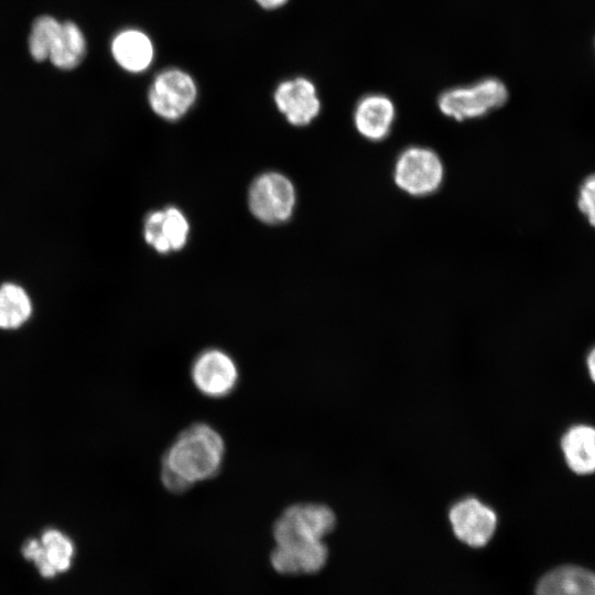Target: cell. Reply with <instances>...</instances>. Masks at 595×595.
<instances>
[{"mask_svg": "<svg viewBox=\"0 0 595 595\" xmlns=\"http://www.w3.org/2000/svg\"><path fill=\"white\" fill-rule=\"evenodd\" d=\"M224 456L225 442L220 433L205 422L193 423L165 451L161 482L169 491L182 494L196 483L215 477Z\"/></svg>", "mask_w": 595, "mask_h": 595, "instance_id": "6da1fadb", "label": "cell"}, {"mask_svg": "<svg viewBox=\"0 0 595 595\" xmlns=\"http://www.w3.org/2000/svg\"><path fill=\"white\" fill-rule=\"evenodd\" d=\"M273 98L279 111L294 126L311 123L321 110L316 87L305 77L281 82L275 88Z\"/></svg>", "mask_w": 595, "mask_h": 595, "instance_id": "30bf717a", "label": "cell"}, {"mask_svg": "<svg viewBox=\"0 0 595 595\" xmlns=\"http://www.w3.org/2000/svg\"><path fill=\"white\" fill-rule=\"evenodd\" d=\"M295 205V190L289 178L279 173H266L255 180L249 191V207L261 221L286 220Z\"/></svg>", "mask_w": 595, "mask_h": 595, "instance_id": "52a82bcc", "label": "cell"}, {"mask_svg": "<svg viewBox=\"0 0 595 595\" xmlns=\"http://www.w3.org/2000/svg\"><path fill=\"white\" fill-rule=\"evenodd\" d=\"M197 97L194 78L183 69L161 71L150 85L148 100L151 109L165 120H177L193 106Z\"/></svg>", "mask_w": 595, "mask_h": 595, "instance_id": "5b68a950", "label": "cell"}, {"mask_svg": "<svg viewBox=\"0 0 595 595\" xmlns=\"http://www.w3.org/2000/svg\"><path fill=\"white\" fill-rule=\"evenodd\" d=\"M188 223L176 208L169 207L149 215L144 224L147 242L161 253L178 250L188 235Z\"/></svg>", "mask_w": 595, "mask_h": 595, "instance_id": "7c38bea8", "label": "cell"}, {"mask_svg": "<svg viewBox=\"0 0 595 595\" xmlns=\"http://www.w3.org/2000/svg\"><path fill=\"white\" fill-rule=\"evenodd\" d=\"M334 511L326 505L300 502L289 506L273 524L275 544L323 541L335 527Z\"/></svg>", "mask_w": 595, "mask_h": 595, "instance_id": "3957f363", "label": "cell"}, {"mask_svg": "<svg viewBox=\"0 0 595 595\" xmlns=\"http://www.w3.org/2000/svg\"><path fill=\"white\" fill-rule=\"evenodd\" d=\"M273 569L282 574L315 573L327 560V547L321 542L309 544H275L271 553Z\"/></svg>", "mask_w": 595, "mask_h": 595, "instance_id": "5bb4252c", "label": "cell"}, {"mask_svg": "<svg viewBox=\"0 0 595 595\" xmlns=\"http://www.w3.org/2000/svg\"><path fill=\"white\" fill-rule=\"evenodd\" d=\"M61 28L62 22L51 15H41L34 20L29 36V51L35 61L48 60Z\"/></svg>", "mask_w": 595, "mask_h": 595, "instance_id": "d6986e66", "label": "cell"}, {"mask_svg": "<svg viewBox=\"0 0 595 595\" xmlns=\"http://www.w3.org/2000/svg\"><path fill=\"white\" fill-rule=\"evenodd\" d=\"M191 379L205 397L224 398L237 387L239 370L235 359L220 348L198 353L191 366Z\"/></svg>", "mask_w": 595, "mask_h": 595, "instance_id": "8992f818", "label": "cell"}, {"mask_svg": "<svg viewBox=\"0 0 595 595\" xmlns=\"http://www.w3.org/2000/svg\"><path fill=\"white\" fill-rule=\"evenodd\" d=\"M21 551L28 561L34 563L43 577L52 578L69 570L74 544L65 533L50 528L42 532L40 539H28Z\"/></svg>", "mask_w": 595, "mask_h": 595, "instance_id": "9c48e42d", "label": "cell"}, {"mask_svg": "<svg viewBox=\"0 0 595 595\" xmlns=\"http://www.w3.org/2000/svg\"><path fill=\"white\" fill-rule=\"evenodd\" d=\"M536 595H595V574L577 566H561L544 575Z\"/></svg>", "mask_w": 595, "mask_h": 595, "instance_id": "2e32d148", "label": "cell"}, {"mask_svg": "<svg viewBox=\"0 0 595 595\" xmlns=\"http://www.w3.org/2000/svg\"><path fill=\"white\" fill-rule=\"evenodd\" d=\"M444 178V165L439 154L429 148L413 145L396 160L393 180L404 193L422 197L435 193Z\"/></svg>", "mask_w": 595, "mask_h": 595, "instance_id": "277c9868", "label": "cell"}, {"mask_svg": "<svg viewBox=\"0 0 595 595\" xmlns=\"http://www.w3.org/2000/svg\"><path fill=\"white\" fill-rule=\"evenodd\" d=\"M448 518L456 538L473 548L489 542L498 521L495 510L473 496L456 501L450 509Z\"/></svg>", "mask_w": 595, "mask_h": 595, "instance_id": "ba28073f", "label": "cell"}, {"mask_svg": "<svg viewBox=\"0 0 595 595\" xmlns=\"http://www.w3.org/2000/svg\"><path fill=\"white\" fill-rule=\"evenodd\" d=\"M354 126L357 132L369 141L385 140L396 120V106L383 94H368L361 97L355 106Z\"/></svg>", "mask_w": 595, "mask_h": 595, "instance_id": "8fae6325", "label": "cell"}, {"mask_svg": "<svg viewBox=\"0 0 595 595\" xmlns=\"http://www.w3.org/2000/svg\"><path fill=\"white\" fill-rule=\"evenodd\" d=\"M261 8L274 10L284 6L289 0H255Z\"/></svg>", "mask_w": 595, "mask_h": 595, "instance_id": "7402d4cb", "label": "cell"}, {"mask_svg": "<svg viewBox=\"0 0 595 595\" xmlns=\"http://www.w3.org/2000/svg\"><path fill=\"white\" fill-rule=\"evenodd\" d=\"M86 54V40L80 28L72 22H62L61 32L52 47L48 60L64 71L77 67Z\"/></svg>", "mask_w": 595, "mask_h": 595, "instance_id": "e0dca14e", "label": "cell"}, {"mask_svg": "<svg viewBox=\"0 0 595 595\" xmlns=\"http://www.w3.org/2000/svg\"><path fill=\"white\" fill-rule=\"evenodd\" d=\"M110 48L115 62L130 73L145 71L154 56L151 39L138 29H125L118 32L111 41Z\"/></svg>", "mask_w": 595, "mask_h": 595, "instance_id": "9a60e30c", "label": "cell"}, {"mask_svg": "<svg viewBox=\"0 0 595 595\" xmlns=\"http://www.w3.org/2000/svg\"><path fill=\"white\" fill-rule=\"evenodd\" d=\"M586 369L591 380L595 383V346L587 353Z\"/></svg>", "mask_w": 595, "mask_h": 595, "instance_id": "44dd1931", "label": "cell"}, {"mask_svg": "<svg viewBox=\"0 0 595 595\" xmlns=\"http://www.w3.org/2000/svg\"><path fill=\"white\" fill-rule=\"evenodd\" d=\"M509 97L507 86L498 78L486 77L470 85L444 90L437 99L443 115L456 121L476 119L502 107Z\"/></svg>", "mask_w": 595, "mask_h": 595, "instance_id": "7a4b0ae2", "label": "cell"}, {"mask_svg": "<svg viewBox=\"0 0 595 595\" xmlns=\"http://www.w3.org/2000/svg\"><path fill=\"white\" fill-rule=\"evenodd\" d=\"M561 452L569 469L578 476L595 474V426L576 423L569 426L560 440Z\"/></svg>", "mask_w": 595, "mask_h": 595, "instance_id": "4fadbf2b", "label": "cell"}, {"mask_svg": "<svg viewBox=\"0 0 595 595\" xmlns=\"http://www.w3.org/2000/svg\"><path fill=\"white\" fill-rule=\"evenodd\" d=\"M577 206L591 226L595 228V173L588 175L581 184Z\"/></svg>", "mask_w": 595, "mask_h": 595, "instance_id": "ffe728a7", "label": "cell"}, {"mask_svg": "<svg viewBox=\"0 0 595 595\" xmlns=\"http://www.w3.org/2000/svg\"><path fill=\"white\" fill-rule=\"evenodd\" d=\"M32 303L20 285L4 283L0 286V328L15 329L31 316Z\"/></svg>", "mask_w": 595, "mask_h": 595, "instance_id": "ac0fdd59", "label": "cell"}]
</instances>
